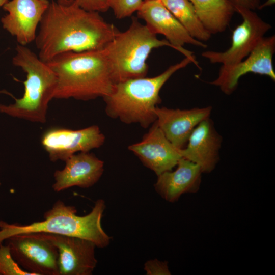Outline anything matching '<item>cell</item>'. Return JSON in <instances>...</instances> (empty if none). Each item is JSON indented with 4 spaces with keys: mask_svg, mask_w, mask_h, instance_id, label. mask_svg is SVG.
I'll use <instances>...</instances> for the list:
<instances>
[{
    "mask_svg": "<svg viewBox=\"0 0 275 275\" xmlns=\"http://www.w3.org/2000/svg\"><path fill=\"white\" fill-rule=\"evenodd\" d=\"M39 26L34 41L38 56L46 63L64 52L103 49L119 32L99 12L54 1H50Z\"/></svg>",
    "mask_w": 275,
    "mask_h": 275,
    "instance_id": "obj_1",
    "label": "cell"
},
{
    "mask_svg": "<svg viewBox=\"0 0 275 275\" xmlns=\"http://www.w3.org/2000/svg\"><path fill=\"white\" fill-rule=\"evenodd\" d=\"M55 73L54 98L88 101L104 97L113 81L104 48L60 54L47 63Z\"/></svg>",
    "mask_w": 275,
    "mask_h": 275,
    "instance_id": "obj_2",
    "label": "cell"
},
{
    "mask_svg": "<svg viewBox=\"0 0 275 275\" xmlns=\"http://www.w3.org/2000/svg\"><path fill=\"white\" fill-rule=\"evenodd\" d=\"M191 63L199 67L196 59L185 57L156 76L115 84L111 93L103 98L106 115L126 124L138 123L144 128L151 126L156 120L154 109L161 102V88L173 74Z\"/></svg>",
    "mask_w": 275,
    "mask_h": 275,
    "instance_id": "obj_3",
    "label": "cell"
},
{
    "mask_svg": "<svg viewBox=\"0 0 275 275\" xmlns=\"http://www.w3.org/2000/svg\"><path fill=\"white\" fill-rule=\"evenodd\" d=\"M105 208V201L98 199L89 214L79 216L75 207L66 205L59 200L45 212L42 221L22 225L0 221V243L18 234L44 232L85 239L96 247L104 248L111 240L101 225Z\"/></svg>",
    "mask_w": 275,
    "mask_h": 275,
    "instance_id": "obj_4",
    "label": "cell"
},
{
    "mask_svg": "<svg viewBox=\"0 0 275 275\" xmlns=\"http://www.w3.org/2000/svg\"><path fill=\"white\" fill-rule=\"evenodd\" d=\"M13 64L26 74L21 98L8 105L0 104V112L30 122L46 121L50 101L54 99L57 85L56 75L47 63L26 46L17 44Z\"/></svg>",
    "mask_w": 275,
    "mask_h": 275,
    "instance_id": "obj_5",
    "label": "cell"
},
{
    "mask_svg": "<svg viewBox=\"0 0 275 275\" xmlns=\"http://www.w3.org/2000/svg\"><path fill=\"white\" fill-rule=\"evenodd\" d=\"M163 46L174 49L133 17L128 29L119 31L104 48L114 84L146 77L148 57L153 49Z\"/></svg>",
    "mask_w": 275,
    "mask_h": 275,
    "instance_id": "obj_6",
    "label": "cell"
},
{
    "mask_svg": "<svg viewBox=\"0 0 275 275\" xmlns=\"http://www.w3.org/2000/svg\"><path fill=\"white\" fill-rule=\"evenodd\" d=\"M14 260L32 275H59L57 248L39 233L18 234L6 240Z\"/></svg>",
    "mask_w": 275,
    "mask_h": 275,
    "instance_id": "obj_7",
    "label": "cell"
},
{
    "mask_svg": "<svg viewBox=\"0 0 275 275\" xmlns=\"http://www.w3.org/2000/svg\"><path fill=\"white\" fill-rule=\"evenodd\" d=\"M235 12L242 18V22L233 31L231 44L224 51H206L201 56L213 64L229 65L236 63L246 58L271 25L264 21L254 10L240 6H234Z\"/></svg>",
    "mask_w": 275,
    "mask_h": 275,
    "instance_id": "obj_8",
    "label": "cell"
},
{
    "mask_svg": "<svg viewBox=\"0 0 275 275\" xmlns=\"http://www.w3.org/2000/svg\"><path fill=\"white\" fill-rule=\"evenodd\" d=\"M275 52V36L264 37L245 59L236 63L222 65L217 78L210 84L219 88L226 95H230L237 89L239 78L254 73L269 77L275 80L272 57Z\"/></svg>",
    "mask_w": 275,
    "mask_h": 275,
    "instance_id": "obj_9",
    "label": "cell"
},
{
    "mask_svg": "<svg viewBox=\"0 0 275 275\" xmlns=\"http://www.w3.org/2000/svg\"><path fill=\"white\" fill-rule=\"evenodd\" d=\"M105 137L97 125L73 130L51 128L42 135L41 143L52 162L65 161L72 155L102 146Z\"/></svg>",
    "mask_w": 275,
    "mask_h": 275,
    "instance_id": "obj_10",
    "label": "cell"
},
{
    "mask_svg": "<svg viewBox=\"0 0 275 275\" xmlns=\"http://www.w3.org/2000/svg\"><path fill=\"white\" fill-rule=\"evenodd\" d=\"M137 13L153 33L163 35L174 49L185 57L196 59L193 52L183 48L185 44L207 48L206 44L190 36L161 0H144Z\"/></svg>",
    "mask_w": 275,
    "mask_h": 275,
    "instance_id": "obj_11",
    "label": "cell"
},
{
    "mask_svg": "<svg viewBox=\"0 0 275 275\" xmlns=\"http://www.w3.org/2000/svg\"><path fill=\"white\" fill-rule=\"evenodd\" d=\"M57 249L59 275H91L96 267L95 244L76 237L38 232Z\"/></svg>",
    "mask_w": 275,
    "mask_h": 275,
    "instance_id": "obj_12",
    "label": "cell"
},
{
    "mask_svg": "<svg viewBox=\"0 0 275 275\" xmlns=\"http://www.w3.org/2000/svg\"><path fill=\"white\" fill-rule=\"evenodd\" d=\"M49 3V0H8L2 7L7 12L1 19L3 28L16 38L18 44L26 46L35 41Z\"/></svg>",
    "mask_w": 275,
    "mask_h": 275,
    "instance_id": "obj_13",
    "label": "cell"
},
{
    "mask_svg": "<svg viewBox=\"0 0 275 275\" xmlns=\"http://www.w3.org/2000/svg\"><path fill=\"white\" fill-rule=\"evenodd\" d=\"M128 149L157 176L172 170L182 158L180 149L167 139L155 121L142 140L129 146Z\"/></svg>",
    "mask_w": 275,
    "mask_h": 275,
    "instance_id": "obj_14",
    "label": "cell"
},
{
    "mask_svg": "<svg viewBox=\"0 0 275 275\" xmlns=\"http://www.w3.org/2000/svg\"><path fill=\"white\" fill-rule=\"evenodd\" d=\"M211 106L180 109L157 106L155 121L167 139L176 147L183 149L194 128L209 118Z\"/></svg>",
    "mask_w": 275,
    "mask_h": 275,
    "instance_id": "obj_15",
    "label": "cell"
},
{
    "mask_svg": "<svg viewBox=\"0 0 275 275\" xmlns=\"http://www.w3.org/2000/svg\"><path fill=\"white\" fill-rule=\"evenodd\" d=\"M65 162L64 168L53 174L52 187L55 192L74 186L89 188L99 181L104 171V162L89 152L74 154Z\"/></svg>",
    "mask_w": 275,
    "mask_h": 275,
    "instance_id": "obj_16",
    "label": "cell"
},
{
    "mask_svg": "<svg viewBox=\"0 0 275 275\" xmlns=\"http://www.w3.org/2000/svg\"><path fill=\"white\" fill-rule=\"evenodd\" d=\"M222 138L209 118L201 122L193 130L186 146L180 149L182 158L198 164L203 173L211 172L219 160Z\"/></svg>",
    "mask_w": 275,
    "mask_h": 275,
    "instance_id": "obj_17",
    "label": "cell"
},
{
    "mask_svg": "<svg viewBox=\"0 0 275 275\" xmlns=\"http://www.w3.org/2000/svg\"><path fill=\"white\" fill-rule=\"evenodd\" d=\"M176 166L175 170L158 175L154 185L156 192L171 203L178 201L184 194L197 193L203 173L198 164L184 158L179 159Z\"/></svg>",
    "mask_w": 275,
    "mask_h": 275,
    "instance_id": "obj_18",
    "label": "cell"
},
{
    "mask_svg": "<svg viewBox=\"0 0 275 275\" xmlns=\"http://www.w3.org/2000/svg\"><path fill=\"white\" fill-rule=\"evenodd\" d=\"M205 28L212 35L224 32L234 13L229 0H189Z\"/></svg>",
    "mask_w": 275,
    "mask_h": 275,
    "instance_id": "obj_19",
    "label": "cell"
},
{
    "mask_svg": "<svg viewBox=\"0 0 275 275\" xmlns=\"http://www.w3.org/2000/svg\"><path fill=\"white\" fill-rule=\"evenodd\" d=\"M161 2L191 37L201 42L210 39L211 34L203 25L189 0H161Z\"/></svg>",
    "mask_w": 275,
    "mask_h": 275,
    "instance_id": "obj_20",
    "label": "cell"
},
{
    "mask_svg": "<svg viewBox=\"0 0 275 275\" xmlns=\"http://www.w3.org/2000/svg\"><path fill=\"white\" fill-rule=\"evenodd\" d=\"M0 275H32L25 271L12 257L7 245L0 243Z\"/></svg>",
    "mask_w": 275,
    "mask_h": 275,
    "instance_id": "obj_21",
    "label": "cell"
},
{
    "mask_svg": "<svg viewBox=\"0 0 275 275\" xmlns=\"http://www.w3.org/2000/svg\"><path fill=\"white\" fill-rule=\"evenodd\" d=\"M144 0H109V9L119 19L130 16L137 12Z\"/></svg>",
    "mask_w": 275,
    "mask_h": 275,
    "instance_id": "obj_22",
    "label": "cell"
},
{
    "mask_svg": "<svg viewBox=\"0 0 275 275\" xmlns=\"http://www.w3.org/2000/svg\"><path fill=\"white\" fill-rule=\"evenodd\" d=\"M144 269L147 275H170L168 262L159 261L156 259L145 262Z\"/></svg>",
    "mask_w": 275,
    "mask_h": 275,
    "instance_id": "obj_23",
    "label": "cell"
},
{
    "mask_svg": "<svg viewBox=\"0 0 275 275\" xmlns=\"http://www.w3.org/2000/svg\"><path fill=\"white\" fill-rule=\"evenodd\" d=\"M74 3L87 11L104 12L109 9V0H75Z\"/></svg>",
    "mask_w": 275,
    "mask_h": 275,
    "instance_id": "obj_24",
    "label": "cell"
},
{
    "mask_svg": "<svg viewBox=\"0 0 275 275\" xmlns=\"http://www.w3.org/2000/svg\"><path fill=\"white\" fill-rule=\"evenodd\" d=\"M233 6H240L252 10L258 9L260 0H229Z\"/></svg>",
    "mask_w": 275,
    "mask_h": 275,
    "instance_id": "obj_25",
    "label": "cell"
},
{
    "mask_svg": "<svg viewBox=\"0 0 275 275\" xmlns=\"http://www.w3.org/2000/svg\"><path fill=\"white\" fill-rule=\"evenodd\" d=\"M75 0H57V2L58 3L64 5H69L73 4Z\"/></svg>",
    "mask_w": 275,
    "mask_h": 275,
    "instance_id": "obj_26",
    "label": "cell"
},
{
    "mask_svg": "<svg viewBox=\"0 0 275 275\" xmlns=\"http://www.w3.org/2000/svg\"><path fill=\"white\" fill-rule=\"evenodd\" d=\"M8 0H0V8L8 1Z\"/></svg>",
    "mask_w": 275,
    "mask_h": 275,
    "instance_id": "obj_27",
    "label": "cell"
},
{
    "mask_svg": "<svg viewBox=\"0 0 275 275\" xmlns=\"http://www.w3.org/2000/svg\"><path fill=\"white\" fill-rule=\"evenodd\" d=\"M0 185H1V182H0Z\"/></svg>",
    "mask_w": 275,
    "mask_h": 275,
    "instance_id": "obj_28",
    "label": "cell"
}]
</instances>
